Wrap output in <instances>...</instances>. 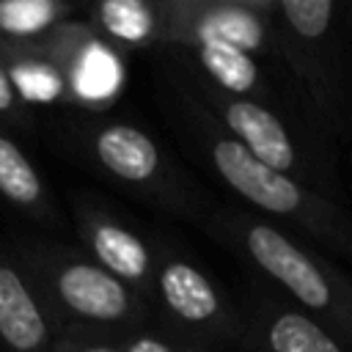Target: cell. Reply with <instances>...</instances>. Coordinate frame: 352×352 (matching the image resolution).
I'll return each instance as SVG.
<instances>
[{
  "label": "cell",
  "mask_w": 352,
  "mask_h": 352,
  "mask_svg": "<svg viewBox=\"0 0 352 352\" xmlns=\"http://www.w3.org/2000/svg\"><path fill=\"white\" fill-rule=\"evenodd\" d=\"M187 113L195 121L198 140L212 168L234 192H239L256 209L300 226L305 234L322 239L324 245L352 253V223L344 217V212L333 204L330 195L314 192L297 179L258 162L212 118H206L209 113L192 94H187Z\"/></svg>",
  "instance_id": "cell-1"
},
{
  "label": "cell",
  "mask_w": 352,
  "mask_h": 352,
  "mask_svg": "<svg viewBox=\"0 0 352 352\" xmlns=\"http://www.w3.org/2000/svg\"><path fill=\"white\" fill-rule=\"evenodd\" d=\"M16 264L55 322L126 324L140 316V300L91 256L69 248L25 245Z\"/></svg>",
  "instance_id": "cell-2"
},
{
  "label": "cell",
  "mask_w": 352,
  "mask_h": 352,
  "mask_svg": "<svg viewBox=\"0 0 352 352\" xmlns=\"http://www.w3.org/2000/svg\"><path fill=\"white\" fill-rule=\"evenodd\" d=\"M248 258L352 352V283L270 223H239Z\"/></svg>",
  "instance_id": "cell-3"
},
{
  "label": "cell",
  "mask_w": 352,
  "mask_h": 352,
  "mask_svg": "<svg viewBox=\"0 0 352 352\" xmlns=\"http://www.w3.org/2000/svg\"><path fill=\"white\" fill-rule=\"evenodd\" d=\"M344 6L333 0H272L270 28L280 58L294 69L322 113L344 96Z\"/></svg>",
  "instance_id": "cell-4"
},
{
  "label": "cell",
  "mask_w": 352,
  "mask_h": 352,
  "mask_svg": "<svg viewBox=\"0 0 352 352\" xmlns=\"http://www.w3.org/2000/svg\"><path fill=\"white\" fill-rule=\"evenodd\" d=\"M198 88L201 91L195 99L209 113V118L258 162L297 179L314 192H319V187L330 182L322 168V160L294 138L278 107L242 96H228L212 88L209 82H201Z\"/></svg>",
  "instance_id": "cell-5"
},
{
  "label": "cell",
  "mask_w": 352,
  "mask_h": 352,
  "mask_svg": "<svg viewBox=\"0 0 352 352\" xmlns=\"http://www.w3.org/2000/svg\"><path fill=\"white\" fill-rule=\"evenodd\" d=\"M272 0H168L165 47L195 38H220L250 55L272 44Z\"/></svg>",
  "instance_id": "cell-6"
},
{
  "label": "cell",
  "mask_w": 352,
  "mask_h": 352,
  "mask_svg": "<svg viewBox=\"0 0 352 352\" xmlns=\"http://www.w3.org/2000/svg\"><path fill=\"white\" fill-rule=\"evenodd\" d=\"M80 231L91 258L102 270L118 278L138 300L154 297L157 258L151 256V248L146 245L143 236H138L135 231H129L124 223H118L104 212H82Z\"/></svg>",
  "instance_id": "cell-7"
},
{
  "label": "cell",
  "mask_w": 352,
  "mask_h": 352,
  "mask_svg": "<svg viewBox=\"0 0 352 352\" xmlns=\"http://www.w3.org/2000/svg\"><path fill=\"white\" fill-rule=\"evenodd\" d=\"M154 294L165 311L184 327L201 333H226L231 316L214 289V283L184 258H162L154 272Z\"/></svg>",
  "instance_id": "cell-8"
},
{
  "label": "cell",
  "mask_w": 352,
  "mask_h": 352,
  "mask_svg": "<svg viewBox=\"0 0 352 352\" xmlns=\"http://www.w3.org/2000/svg\"><path fill=\"white\" fill-rule=\"evenodd\" d=\"M0 341L8 352H52L55 319L36 297L19 264L0 250Z\"/></svg>",
  "instance_id": "cell-9"
},
{
  "label": "cell",
  "mask_w": 352,
  "mask_h": 352,
  "mask_svg": "<svg viewBox=\"0 0 352 352\" xmlns=\"http://www.w3.org/2000/svg\"><path fill=\"white\" fill-rule=\"evenodd\" d=\"M94 160L118 182L132 187H165V160L143 129L121 121L99 124L88 135Z\"/></svg>",
  "instance_id": "cell-10"
},
{
  "label": "cell",
  "mask_w": 352,
  "mask_h": 352,
  "mask_svg": "<svg viewBox=\"0 0 352 352\" xmlns=\"http://www.w3.org/2000/svg\"><path fill=\"white\" fill-rule=\"evenodd\" d=\"M179 50H187L201 72L209 77V85L228 94V96H242L253 99L261 104H270V91L261 74V63L256 55L220 41V38H195L182 44Z\"/></svg>",
  "instance_id": "cell-11"
},
{
  "label": "cell",
  "mask_w": 352,
  "mask_h": 352,
  "mask_svg": "<svg viewBox=\"0 0 352 352\" xmlns=\"http://www.w3.org/2000/svg\"><path fill=\"white\" fill-rule=\"evenodd\" d=\"M91 30L118 47H151L165 38V0H102L88 8Z\"/></svg>",
  "instance_id": "cell-12"
},
{
  "label": "cell",
  "mask_w": 352,
  "mask_h": 352,
  "mask_svg": "<svg viewBox=\"0 0 352 352\" xmlns=\"http://www.w3.org/2000/svg\"><path fill=\"white\" fill-rule=\"evenodd\" d=\"M264 352H349L327 327L300 308H272L258 324Z\"/></svg>",
  "instance_id": "cell-13"
},
{
  "label": "cell",
  "mask_w": 352,
  "mask_h": 352,
  "mask_svg": "<svg viewBox=\"0 0 352 352\" xmlns=\"http://www.w3.org/2000/svg\"><path fill=\"white\" fill-rule=\"evenodd\" d=\"M0 195L28 214H50L47 190L36 165L6 132H0Z\"/></svg>",
  "instance_id": "cell-14"
},
{
  "label": "cell",
  "mask_w": 352,
  "mask_h": 352,
  "mask_svg": "<svg viewBox=\"0 0 352 352\" xmlns=\"http://www.w3.org/2000/svg\"><path fill=\"white\" fill-rule=\"evenodd\" d=\"M69 14L60 0H0V41H38L66 25Z\"/></svg>",
  "instance_id": "cell-15"
},
{
  "label": "cell",
  "mask_w": 352,
  "mask_h": 352,
  "mask_svg": "<svg viewBox=\"0 0 352 352\" xmlns=\"http://www.w3.org/2000/svg\"><path fill=\"white\" fill-rule=\"evenodd\" d=\"M0 118L8 121V124H30V116H28V104L25 99L19 96L11 74L6 72V66L0 63Z\"/></svg>",
  "instance_id": "cell-16"
},
{
  "label": "cell",
  "mask_w": 352,
  "mask_h": 352,
  "mask_svg": "<svg viewBox=\"0 0 352 352\" xmlns=\"http://www.w3.org/2000/svg\"><path fill=\"white\" fill-rule=\"evenodd\" d=\"M52 352H121V346L96 338V336H80V333H63L58 336Z\"/></svg>",
  "instance_id": "cell-17"
},
{
  "label": "cell",
  "mask_w": 352,
  "mask_h": 352,
  "mask_svg": "<svg viewBox=\"0 0 352 352\" xmlns=\"http://www.w3.org/2000/svg\"><path fill=\"white\" fill-rule=\"evenodd\" d=\"M121 352H176L165 338L160 336H148V333H140L135 338L126 341V346H121Z\"/></svg>",
  "instance_id": "cell-18"
}]
</instances>
